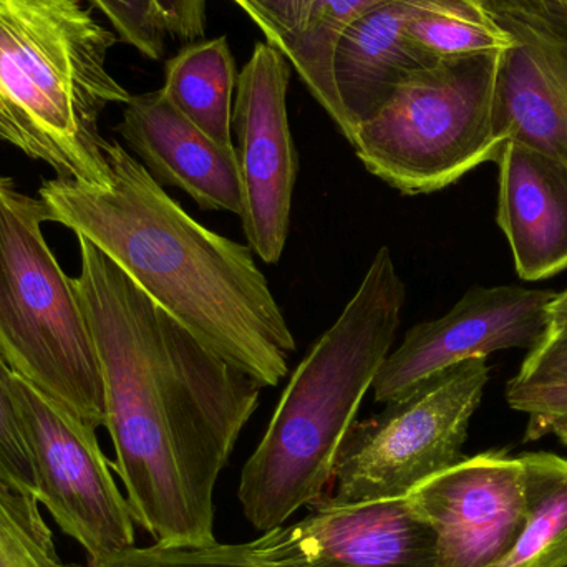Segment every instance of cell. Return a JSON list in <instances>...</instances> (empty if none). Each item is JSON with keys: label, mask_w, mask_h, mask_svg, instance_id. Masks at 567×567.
<instances>
[{"label": "cell", "mask_w": 567, "mask_h": 567, "mask_svg": "<svg viewBox=\"0 0 567 567\" xmlns=\"http://www.w3.org/2000/svg\"><path fill=\"white\" fill-rule=\"evenodd\" d=\"M489 373L486 357L465 360L389 400L377 415L353 422L333 466V493L320 502L405 498L462 462Z\"/></svg>", "instance_id": "cell-7"}, {"label": "cell", "mask_w": 567, "mask_h": 567, "mask_svg": "<svg viewBox=\"0 0 567 567\" xmlns=\"http://www.w3.org/2000/svg\"><path fill=\"white\" fill-rule=\"evenodd\" d=\"M436 0H390L363 13L339 37L333 50V83L352 142L360 123L372 116L413 70L433 65L409 42L406 27Z\"/></svg>", "instance_id": "cell-15"}, {"label": "cell", "mask_w": 567, "mask_h": 567, "mask_svg": "<svg viewBox=\"0 0 567 567\" xmlns=\"http://www.w3.org/2000/svg\"><path fill=\"white\" fill-rule=\"evenodd\" d=\"M0 567H80L65 563L35 496L0 483Z\"/></svg>", "instance_id": "cell-21"}, {"label": "cell", "mask_w": 567, "mask_h": 567, "mask_svg": "<svg viewBox=\"0 0 567 567\" xmlns=\"http://www.w3.org/2000/svg\"><path fill=\"white\" fill-rule=\"evenodd\" d=\"M496 118L503 138L567 168V42L529 39L505 52Z\"/></svg>", "instance_id": "cell-16"}, {"label": "cell", "mask_w": 567, "mask_h": 567, "mask_svg": "<svg viewBox=\"0 0 567 567\" xmlns=\"http://www.w3.org/2000/svg\"><path fill=\"white\" fill-rule=\"evenodd\" d=\"M89 567H268L248 558L241 545L130 546L115 555L90 561Z\"/></svg>", "instance_id": "cell-23"}, {"label": "cell", "mask_w": 567, "mask_h": 567, "mask_svg": "<svg viewBox=\"0 0 567 567\" xmlns=\"http://www.w3.org/2000/svg\"><path fill=\"white\" fill-rule=\"evenodd\" d=\"M525 468L528 522L495 567H561L567 563V458L548 452L519 455Z\"/></svg>", "instance_id": "cell-18"}, {"label": "cell", "mask_w": 567, "mask_h": 567, "mask_svg": "<svg viewBox=\"0 0 567 567\" xmlns=\"http://www.w3.org/2000/svg\"><path fill=\"white\" fill-rule=\"evenodd\" d=\"M561 567H567V563H566V565H563Z\"/></svg>", "instance_id": "cell-30"}, {"label": "cell", "mask_w": 567, "mask_h": 567, "mask_svg": "<svg viewBox=\"0 0 567 567\" xmlns=\"http://www.w3.org/2000/svg\"><path fill=\"white\" fill-rule=\"evenodd\" d=\"M118 32L120 39L152 60L162 59L168 35L155 0H90Z\"/></svg>", "instance_id": "cell-26"}, {"label": "cell", "mask_w": 567, "mask_h": 567, "mask_svg": "<svg viewBox=\"0 0 567 567\" xmlns=\"http://www.w3.org/2000/svg\"><path fill=\"white\" fill-rule=\"evenodd\" d=\"M289 79L281 50L258 43L239 73L233 109L243 186L239 218L249 248L266 265L281 261L286 249L299 173L287 115Z\"/></svg>", "instance_id": "cell-9"}, {"label": "cell", "mask_w": 567, "mask_h": 567, "mask_svg": "<svg viewBox=\"0 0 567 567\" xmlns=\"http://www.w3.org/2000/svg\"><path fill=\"white\" fill-rule=\"evenodd\" d=\"M496 223L508 239L516 272L536 282L567 269V168L518 140L498 159Z\"/></svg>", "instance_id": "cell-14"}, {"label": "cell", "mask_w": 567, "mask_h": 567, "mask_svg": "<svg viewBox=\"0 0 567 567\" xmlns=\"http://www.w3.org/2000/svg\"><path fill=\"white\" fill-rule=\"evenodd\" d=\"M549 323L567 322V290L556 293L548 307Z\"/></svg>", "instance_id": "cell-29"}, {"label": "cell", "mask_w": 567, "mask_h": 567, "mask_svg": "<svg viewBox=\"0 0 567 567\" xmlns=\"http://www.w3.org/2000/svg\"><path fill=\"white\" fill-rule=\"evenodd\" d=\"M238 76L226 37L202 40L166 63L162 92L178 112L226 148L233 143V96Z\"/></svg>", "instance_id": "cell-17"}, {"label": "cell", "mask_w": 567, "mask_h": 567, "mask_svg": "<svg viewBox=\"0 0 567 567\" xmlns=\"http://www.w3.org/2000/svg\"><path fill=\"white\" fill-rule=\"evenodd\" d=\"M502 53L440 60L413 70L360 123L350 145L377 178L405 196L432 195L496 163Z\"/></svg>", "instance_id": "cell-6"}, {"label": "cell", "mask_w": 567, "mask_h": 567, "mask_svg": "<svg viewBox=\"0 0 567 567\" xmlns=\"http://www.w3.org/2000/svg\"><path fill=\"white\" fill-rule=\"evenodd\" d=\"M75 278L133 519L163 546L215 543L216 483L265 386L199 342L80 238Z\"/></svg>", "instance_id": "cell-1"}, {"label": "cell", "mask_w": 567, "mask_h": 567, "mask_svg": "<svg viewBox=\"0 0 567 567\" xmlns=\"http://www.w3.org/2000/svg\"><path fill=\"white\" fill-rule=\"evenodd\" d=\"M556 292L523 286H475L435 320L416 323L389 353L373 382L386 403L435 373L499 350H532L549 327Z\"/></svg>", "instance_id": "cell-11"}, {"label": "cell", "mask_w": 567, "mask_h": 567, "mask_svg": "<svg viewBox=\"0 0 567 567\" xmlns=\"http://www.w3.org/2000/svg\"><path fill=\"white\" fill-rule=\"evenodd\" d=\"M45 206L0 176V355L17 375L100 429L105 392L75 279L42 233Z\"/></svg>", "instance_id": "cell-5"}, {"label": "cell", "mask_w": 567, "mask_h": 567, "mask_svg": "<svg viewBox=\"0 0 567 567\" xmlns=\"http://www.w3.org/2000/svg\"><path fill=\"white\" fill-rule=\"evenodd\" d=\"M436 535L440 567H495L528 522L519 456L492 450L463 458L409 495Z\"/></svg>", "instance_id": "cell-12"}, {"label": "cell", "mask_w": 567, "mask_h": 567, "mask_svg": "<svg viewBox=\"0 0 567 567\" xmlns=\"http://www.w3.org/2000/svg\"><path fill=\"white\" fill-rule=\"evenodd\" d=\"M506 402L528 416L526 443L556 436L567 449V382L522 385L509 380Z\"/></svg>", "instance_id": "cell-25"}, {"label": "cell", "mask_w": 567, "mask_h": 567, "mask_svg": "<svg viewBox=\"0 0 567 567\" xmlns=\"http://www.w3.org/2000/svg\"><path fill=\"white\" fill-rule=\"evenodd\" d=\"M512 382L522 385L567 382V322L549 323Z\"/></svg>", "instance_id": "cell-27"}, {"label": "cell", "mask_w": 567, "mask_h": 567, "mask_svg": "<svg viewBox=\"0 0 567 567\" xmlns=\"http://www.w3.org/2000/svg\"><path fill=\"white\" fill-rule=\"evenodd\" d=\"M13 370L0 355V483L39 499L35 466L12 392Z\"/></svg>", "instance_id": "cell-24"}, {"label": "cell", "mask_w": 567, "mask_h": 567, "mask_svg": "<svg viewBox=\"0 0 567 567\" xmlns=\"http://www.w3.org/2000/svg\"><path fill=\"white\" fill-rule=\"evenodd\" d=\"M116 132L159 185L182 189L202 209L241 216L238 153L209 138L158 92L132 95Z\"/></svg>", "instance_id": "cell-13"}, {"label": "cell", "mask_w": 567, "mask_h": 567, "mask_svg": "<svg viewBox=\"0 0 567 567\" xmlns=\"http://www.w3.org/2000/svg\"><path fill=\"white\" fill-rule=\"evenodd\" d=\"M105 155L103 185L40 186L49 223L89 239L216 355L278 386L296 337L255 251L199 225L118 142Z\"/></svg>", "instance_id": "cell-2"}, {"label": "cell", "mask_w": 567, "mask_h": 567, "mask_svg": "<svg viewBox=\"0 0 567 567\" xmlns=\"http://www.w3.org/2000/svg\"><path fill=\"white\" fill-rule=\"evenodd\" d=\"M405 297L383 246L342 313L293 370L239 483L243 512L258 532L279 528L326 495L343 439L392 352Z\"/></svg>", "instance_id": "cell-3"}, {"label": "cell", "mask_w": 567, "mask_h": 567, "mask_svg": "<svg viewBox=\"0 0 567 567\" xmlns=\"http://www.w3.org/2000/svg\"><path fill=\"white\" fill-rule=\"evenodd\" d=\"M406 37L430 63L508 52L518 45L508 32L465 0H436L410 20Z\"/></svg>", "instance_id": "cell-20"}, {"label": "cell", "mask_w": 567, "mask_h": 567, "mask_svg": "<svg viewBox=\"0 0 567 567\" xmlns=\"http://www.w3.org/2000/svg\"><path fill=\"white\" fill-rule=\"evenodd\" d=\"M238 3L262 30L266 39L276 49H281L292 39L312 9L316 0H233Z\"/></svg>", "instance_id": "cell-28"}, {"label": "cell", "mask_w": 567, "mask_h": 567, "mask_svg": "<svg viewBox=\"0 0 567 567\" xmlns=\"http://www.w3.org/2000/svg\"><path fill=\"white\" fill-rule=\"evenodd\" d=\"M115 43L79 0H0V142L56 178L106 183L100 116L132 99L106 69Z\"/></svg>", "instance_id": "cell-4"}, {"label": "cell", "mask_w": 567, "mask_h": 567, "mask_svg": "<svg viewBox=\"0 0 567 567\" xmlns=\"http://www.w3.org/2000/svg\"><path fill=\"white\" fill-rule=\"evenodd\" d=\"M385 2L390 0H316L302 29L279 49L342 135L346 120L333 83V50L347 27Z\"/></svg>", "instance_id": "cell-19"}, {"label": "cell", "mask_w": 567, "mask_h": 567, "mask_svg": "<svg viewBox=\"0 0 567 567\" xmlns=\"http://www.w3.org/2000/svg\"><path fill=\"white\" fill-rule=\"evenodd\" d=\"M243 551L268 567H440L436 535L409 496L330 505L262 533Z\"/></svg>", "instance_id": "cell-10"}, {"label": "cell", "mask_w": 567, "mask_h": 567, "mask_svg": "<svg viewBox=\"0 0 567 567\" xmlns=\"http://www.w3.org/2000/svg\"><path fill=\"white\" fill-rule=\"evenodd\" d=\"M508 32L529 39L567 42V0H465Z\"/></svg>", "instance_id": "cell-22"}, {"label": "cell", "mask_w": 567, "mask_h": 567, "mask_svg": "<svg viewBox=\"0 0 567 567\" xmlns=\"http://www.w3.org/2000/svg\"><path fill=\"white\" fill-rule=\"evenodd\" d=\"M12 392L39 483V502L90 561L135 546V519L95 426L13 372Z\"/></svg>", "instance_id": "cell-8"}]
</instances>
